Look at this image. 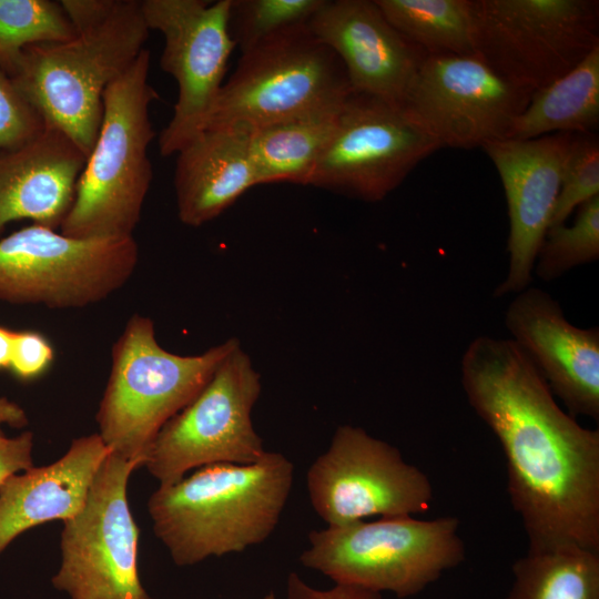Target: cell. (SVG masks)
Segmentation results:
<instances>
[{
	"label": "cell",
	"mask_w": 599,
	"mask_h": 599,
	"mask_svg": "<svg viewBox=\"0 0 599 599\" xmlns=\"http://www.w3.org/2000/svg\"><path fill=\"white\" fill-rule=\"evenodd\" d=\"M460 380L469 406L501 446L528 549L599 551V430L557 404L509 338H474L461 356Z\"/></svg>",
	"instance_id": "1"
},
{
	"label": "cell",
	"mask_w": 599,
	"mask_h": 599,
	"mask_svg": "<svg viewBox=\"0 0 599 599\" xmlns=\"http://www.w3.org/2000/svg\"><path fill=\"white\" fill-rule=\"evenodd\" d=\"M77 34L23 50L16 85L51 125L88 156L101 124L103 93L139 57L150 29L141 1L62 0Z\"/></svg>",
	"instance_id": "2"
},
{
	"label": "cell",
	"mask_w": 599,
	"mask_h": 599,
	"mask_svg": "<svg viewBox=\"0 0 599 599\" xmlns=\"http://www.w3.org/2000/svg\"><path fill=\"white\" fill-rule=\"evenodd\" d=\"M293 477L292 461L274 451L252 464L200 467L151 495L153 531L181 567L243 551L273 532Z\"/></svg>",
	"instance_id": "3"
},
{
	"label": "cell",
	"mask_w": 599,
	"mask_h": 599,
	"mask_svg": "<svg viewBox=\"0 0 599 599\" xmlns=\"http://www.w3.org/2000/svg\"><path fill=\"white\" fill-rule=\"evenodd\" d=\"M150 51L103 93L101 124L78 180L60 232L80 240L133 237L152 181L149 145L154 139L150 106L158 92L149 82Z\"/></svg>",
	"instance_id": "4"
},
{
	"label": "cell",
	"mask_w": 599,
	"mask_h": 599,
	"mask_svg": "<svg viewBox=\"0 0 599 599\" xmlns=\"http://www.w3.org/2000/svg\"><path fill=\"white\" fill-rule=\"evenodd\" d=\"M230 338L197 355H177L158 342L153 321L132 315L111 351V369L97 422L110 453L142 466L153 439L207 384L238 345Z\"/></svg>",
	"instance_id": "5"
},
{
	"label": "cell",
	"mask_w": 599,
	"mask_h": 599,
	"mask_svg": "<svg viewBox=\"0 0 599 599\" xmlns=\"http://www.w3.org/2000/svg\"><path fill=\"white\" fill-rule=\"evenodd\" d=\"M458 529L459 520L451 516H394L327 526L308 534L309 546L300 561L335 583L409 598L465 560Z\"/></svg>",
	"instance_id": "6"
},
{
	"label": "cell",
	"mask_w": 599,
	"mask_h": 599,
	"mask_svg": "<svg viewBox=\"0 0 599 599\" xmlns=\"http://www.w3.org/2000/svg\"><path fill=\"white\" fill-rule=\"evenodd\" d=\"M353 93L337 55L307 23L282 30L241 52L206 128L248 130L339 109Z\"/></svg>",
	"instance_id": "7"
},
{
	"label": "cell",
	"mask_w": 599,
	"mask_h": 599,
	"mask_svg": "<svg viewBox=\"0 0 599 599\" xmlns=\"http://www.w3.org/2000/svg\"><path fill=\"white\" fill-rule=\"evenodd\" d=\"M475 53L508 82L535 92L599 47L596 0H473Z\"/></svg>",
	"instance_id": "8"
},
{
	"label": "cell",
	"mask_w": 599,
	"mask_h": 599,
	"mask_svg": "<svg viewBox=\"0 0 599 599\" xmlns=\"http://www.w3.org/2000/svg\"><path fill=\"white\" fill-rule=\"evenodd\" d=\"M138 262L134 237L80 240L33 223L0 240V301L87 307L120 290Z\"/></svg>",
	"instance_id": "9"
},
{
	"label": "cell",
	"mask_w": 599,
	"mask_h": 599,
	"mask_svg": "<svg viewBox=\"0 0 599 599\" xmlns=\"http://www.w3.org/2000/svg\"><path fill=\"white\" fill-rule=\"evenodd\" d=\"M261 388L260 374L238 344L196 397L163 425L142 466L166 486L206 465L260 460L266 450L251 414Z\"/></svg>",
	"instance_id": "10"
},
{
	"label": "cell",
	"mask_w": 599,
	"mask_h": 599,
	"mask_svg": "<svg viewBox=\"0 0 599 599\" xmlns=\"http://www.w3.org/2000/svg\"><path fill=\"white\" fill-rule=\"evenodd\" d=\"M140 463L110 453L82 509L63 521L55 589L71 599H152L138 566L139 528L126 489Z\"/></svg>",
	"instance_id": "11"
},
{
	"label": "cell",
	"mask_w": 599,
	"mask_h": 599,
	"mask_svg": "<svg viewBox=\"0 0 599 599\" xmlns=\"http://www.w3.org/2000/svg\"><path fill=\"white\" fill-rule=\"evenodd\" d=\"M306 486L328 526L422 514L434 497L427 475L395 446L352 425L337 427L327 450L309 466Z\"/></svg>",
	"instance_id": "12"
},
{
	"label": "cell",
	"mask_w": 599,
	"mask_h": 599,
	"mask_svg": "<svg viewBox=\"0 0 599 599\" xmlns=\"http://www.w3.org/2000/svg\"><path fill=\"white\" fill-rule=\"evenodd\" d=\"M150 30L164 39L160 64L179 89L173 115L159 139L163 156L176 154L205 130L236 48L230 29L231 0H144Z\"/></svg>",
	"instance_id": "13"
},
{
	"label": "cell",
	"mask_w": 599,
	"mask_h": 599,
	"mask_svg": "<svg viewBox=\"0 0 599 599\" xmlns=\"http://www.w3.org/2000/svg\"><path fill=\"white\" fill-rule=\"evenodd\" d=\"M531 94L476 53L427 55L400 110L441 148L473 149L506 139Z\"/></svg>",
	"instance_id": "14"
},
{
	"label": "cell",
	"mask_w": 599,
	"mask_h": 599,
	"mask_svg": "<svg viewBox=\"0 0 599 599\" xmlns=\"http://www.w3.org/2000/svg\"><path fill=\"white\" fill-rule=\"evenodd\" d=\"M438 149L441 145L399 108L353 92L309 185L362 201H382Z\"/></svg>",
	"instance_id": "15"
},
{
	"label": "cell",
	"mask_w": 599,
	"mask_h": 599,
	"mask_svg": "<svg viewBox=\"0 0 599 599\" xmlns=\"http://www.w3.org/2000/svg\"><path fill=\"white\" fill-rule=\"evenodd\" d=\"M573 133L483 144L504 187L509 217L508 270L494 291L500 298L527 288L538 251L550 227Z\"/></svg>",
	"instance_id": "16"
},
{
	"label": "cell",
	"mask_w": 599,
	"mask_h": 599,
	"mask_svg": "<svg viewBox=\"0 0 599 599\" xmlns=\"http://www.w3.org/2000/svg\"><path fill=\"white\" fill-rule=\"evenodd\" d=\"M510 338L572 416L599 419V328L571 324L547 292L528 286L505 313Z\"/></svg>",
	"instance_id": "17"
},
{
	"label": "cell",
	"mask_w": 599,
	"mask_h": 599,
	"mask_svg": "<svg viewBox=\"0 0 599 599\" xmlns=\"http://www.w3.org/2000/svg\"><path fill=\"white\" fill-rule=\"evenodd\" d=\"M307 26L341 60L353 92L400 109L428 54L388 22L375 0H325Z\"/></svg>",
	"instance_id": "18"
},
{
	"label": "cell",
	"mask_w": 599,
	"mask_h": 599,
	"mask_svg": "<svg viewBox=\"0 0 599 599\" xmlns=\"http://www.w3.org/2000/svg\"><path fill=\"white\" fill-rule=\"evenodd\" d=\"M85 160L87 154L51 125L29 144L0 154V235L20 220L60 229Z\"/></svg>",
	"instance_id": "19"
},
{
	"label": "cell",
	"mask_w": 599,
	"mask_h": 599,
	"mask_svg": "<svg viewBox=\"0 0 599 599\" xmlns=\"http://www.w3.org/2000/svg\"><path fill=\"white\" fill-rule=\"evenodd\" d=\"M110 454L99 434L74 439L54 463L9 476L0 485V555L28 529L75 516Z\"/></svg>",
	"instance_id": "20"
},
{
	"label": "cell",
	"mask_w": 599,
	"mask_h": 599,
	"mask_svg": "<svg viewBox=\"0 0 599 599\" xmlns=\"http://www.w3.org/2000/svg\"><path fill=\"white\" fill-rule=\"evenodd\" d=\"M250 133L242 126L207 128L176 153L174 190L182 223L201 226L257 185Z\"/></svg>",
	"instance_id": "21"
},
{
	"label": "cell",
	"mask_w": 599,
	"mask_h": 599,
	"mask_svg": "<svg viewBox=\"0 0 599 599\" xmlns=\"http://www.w3.org/2000/svg\"><path fill=\"white\" fill-rule=\"evenodd\" d=\"M599 124V47L573 69L532 92L506 139L593 133Z\"/></svg>",
	"instance_id": "22"
},
{
	"label": "cell",
	"mask_w": 599,
	"mask_h": 599,
	"mask_svg": "<svg viewBox=\"0 0 599 599\" xmlns=\"http://www.w3.org/2000/svg\"><path fill=\"white\" fill-rule=\"evenodd\" d=\"M342 106L252 129L250 145L257 185H309Z\"/></svg>",
	"instance_id": "23"
},
{
	"label": "cell",
	"mask_w": 599,
	"mask_h": 599,
	"mask_svg": "<svg viewBox=\"0 0 599 599\" xmlns=\"http://www.w3.org/2000/svg\"><path fill=\"white\" fill-rule=\"evenodd\" d=\"M505 599H599V551L579 546L529 550L512 567Z\"/></svg>",
	"instance_id": "24"
},
{
	"label": "cell",
	"mask_w": 599,
	"mask_h": 599,
	"mask_svg": "<svg viewBox=\"0 0 599 599\" xmlns=\"http://www.w3.org/2000/svg\"><path fill=\"white\" fill-rule=\"evenodd\" d=\"M388 22L428 55L475 53L473 0H375Z\"/></svg>",
	"instance_id": "25"
},
{
	"label": "cell",
	"mask_w": 599,
	"mask_h": 599,
	"mask_svg": "<svg viewBox=\"0 0 599 599\" xmlns=\"http://www.w3.org/2000/svg\"><path fill=\"white\" fill-rule=\"evenodd\" d=\"M75 34L61 1L0 0V68L10 78L26 48L64 42Z\"/></svg>",
	"instance_id": "26"
},
{
	"label": "cell",
	"mask_w": 599,
	"mask_h": 599,
	"mask_svg": "<svg viewBox=\"0 0 599 599\" xmlns=\"http://www.w3.org/2000/svg\"><path fill=\"white\" fill-rule=\"evenodd\" d=\"M599 257V195L578 209L571 225L548 230L538 251L534 273L545 282Z\"/></svg>",
	"instance_id": "27"
},
{
	"label": "cell",
	"mask_w": 599,
	"mask_h": 599,
	"mask_svg": "<svg viewBox=\"0 0 599 599\" xmlns=\"http://www.w3.org/2000/svg\"><path fill=\"white\" fill-rule=\"evenodd\" d=\"M324 1L231 0V37L243 52L282 30L307 23Z\"/></svg>",
	"instance_id": "28"
},
{
	"label": "cell",
	"mask_w": 599,
	"mask_h": 599,
	"mask_svg": "<svg viewBox=\"0 0 599 599\" xmlns=\"http://www.w3.org/2000/svg\"><path fill=\"white\" fill-rule=\"evenodd\" d=\"M599 195V141L593 133H573L550 227L564 224L582 204ZM549 227V229H550Z\"/></svg>",
	"instance_id": "29"
},
{
	"label": "cell",
	"mask_w": 599,
	"mask_h": 599,
	"mask_svg": "<svg viewBox=\"0 0 599 599\" xmlns=\"http://www.w3.org/2000/svg\"><path fill=\"white\" fill-rule=\"evenodd\" d=\"M45 126L41 114L0 68V154L29 144Z\"/></svg>",
	"instance_id": "30"
},
{
	"label": "cell",
	"mask_w": 599,
	"mask_h": 599,
	"mask_svg": "<svg viewBox=\"0 0 599 599\" xmlns=\"http://www.w3.org/2000/svg\"><path fill=\"white\" fill-rule=\"evenodd\" d=\"M53 357V348L42 334L33 331L16 332L9 369L18 378L31 380L49 368Z\"/></svg>",
	"instance_id": "31"
},
{
	"label": "cell",
	"mask_w": 599,
	"mask_h": 599,
	"mask_svg": "<svg viewBox=\"0 0 599 599\" xmlns=\"http://www.w3.org/2000/svg\"><path fill=\"white\" fill-rule=\"evenodd\" d=\"M287 599H384L380 592L352 585L335 583L327 590L307 585L296 572L287 577Z\"/></svg>",
	"instance_id": "32"
},
{
	"label": "cell",
	"mask_w": 599,
	"mask_h": 599,
	"mask_svg": "<svg viewBox=\"0 0 599 599\" xmlns=\"http://www.w3.org/2000/svg\"><path fill=\"white\" fill-rule=\"evenodd\" d=\"M32 450L33 434L29 430L0 438V485L9 476L33 467Z\"/></svg>",
	"instance_id": "33"
},
{
	"label": "cell",
	"mask_w": 599,
	"mask_h": 599,
	"mask_svg": "<svg viewBox=\"0 0 599 599\" xmlns=\"http://www.w3.org/2000/svg\"><path fill=\"white\" fill-rule=\"evenodd\" d=\"M27 424L28 416L24 409L13 400L0 396V438L4 436L1 428L3 425L22 428Z\"/></svg>",
	"instance_id": "34"
},
{
	"label": "cell",
	"mask_w": 599,
	"mask_h": 599,
	"mask_svg": "<svg viewBox=\"0 0 599 599\" xmlns=\"http://www.w3.org/2000/svg\"><path fill=\"white\" fill-rule=\"evenodd\" d=\"M16 331L0 326V369H9Z\"/></svg>",
	"instance_id": "35"
},
{
	"label": "cell",
	"mask_w": 599,
	"mask_h": 599,
	"mask_svg": "<svg viewBox=\"0 0 599 599\" xmlns=\"http://www.w3.org/2000/svg\"><path fill=\"white\" fill-rule=\"evenodd\" d=\"M264 599H276L275 597V593L273 591H271L270 593H267Z\"/></svg>",
	"instance_id": "36"
}]
</instances>
